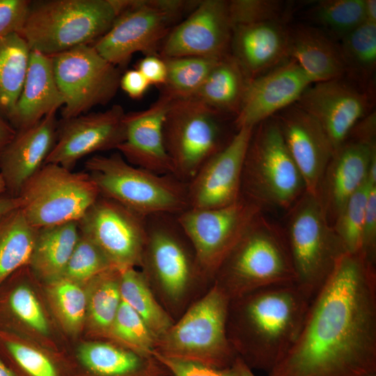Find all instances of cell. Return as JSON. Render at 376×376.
Returning <instances> with one entry per match:
<instances>
[{"label":"cell","instance_id":"cell-1","mask_svg":"<svg viewBox=\"0 0 376 376\" xmlns=\"http://www.w3.org/2000/svg\"><path fill=\"white\" fill-rule=\"evenodd\" d=\"M376 374L375 263L347 253L311 300L301 331L269 376Z\"/></svg>","mask_w":376,"mask_h":376},{"label":"cell","instance_id":"cell-2","mask_svg":"<svg viewBox=\"0 0 376 376\" xmlns=\"http://www.w3.org/2000/svg\"><path fill=\"white\" fill-rule=\"evenodd\" d=\"M311 301L295 283L230 300L227 331L237 357L251 369L268 374L297 338Z\"/></svg>","mask_w":376,"mask_h":376},{"label":"cell","instance_id":"cell-3","mask_svg":"<svg viewBox=\"0 0 376 376\" xmlns=\"http://www.w3.org/2000/svg\"><path fill=\"white\" fill-rule=\"evenodd\" d=\"M214 278L230 300L263 288L295 283L285 230L260 212Z\"/></svg>","mask_w":376,"mask_h":376},{"label":"cell","instance_id":"cell-4","mask_svg":"<svg viewBox=\"0 0 376 376\" xmlns=\"http://www.w3.org/2000/svg\"><path fill=\"white\" fill-rule=\"evenodd\" d=\"M119 14L116 0L31 1L20 35L31 50L47 56L93 45Z\"/></svg>","mask_w":376,"mask_h":376},{"label":"cell","instance_id":"cell-5","mask_svg":"<svg viewBox=\"0 0 376 376\" xmlns=\"http://www.w3.org/2000/svg\"><path fill=\"white\" fill-rule=\"evenodd\" d=\"M84 166L101 196L143 217L177 215L189 207L187 183L172 174H157L134 166L119 152L94 155Z\"/></svg>","mask_w":376,"mask_h":376},{"label":"cell","instance_id":"cell-6","mask_svg":"<svg viewBox=\"0 0 376 376\" xmlns=\"http://www.w3.org/2000/svg\"><path fill=\"white\" fill-rule=\"evenodd\" d=\"M304 182L275 118L253 130L243 165L242 196L263 210H289L305 193Z\"/></svg>","mask_w":376,"mask_h":376},{"label":"cell","instance_id":"cell-7","mask_svg":"<svg viewBox=\"0 0 376 376\" xmlns=\"http://www.w3.org/2000/svg\"><path fill=\"white\" fill-rule=\"evenodd\" d=\"M230 299L217 283L158 340L159 354L228 368L237 357L228 336Z\"/></svg>","mask_w":376,"mask_h":376},{"label":"cell","instance_id":"cell-8","mask_svg":"<svg viewBox=\"0 0 376 376\" xmlns=\"http://www.w3.org/2000/svg\"><path fill=\"white\" fill-rule=\"evenodd\" d=\"M284 230L295 284L312 300L347 251L318 198L306 191L288 210Z\"/></svg>","mask_w":376,"mask_h":376},{"label":"cell","instance_id":"cell-9","mask_svg":"<svg viewBox=\"0 0 376 376\" xmlns=\"http://www.w3.org/2000/svg\"><path fill=\"white\" fill-rule=\"evenodd\" d=\"M196 1L122 0V11L93 45L107 61L125 67L137 52L159 54L160 46L180 16Z\"/></svg>","mask_w":376,"mask_h":376},{"label":"cell","instance_id":"cell-10","mask_svg":"<svg viewBox=\"0 0 376 376\" xmlns=\"http://www.w3.org/2000/svg\"><path fill=\"white\" fill-rule=\"evenodd\" d=\"M86 171L45 164L22 187L20 209L36 228L79 221L100 196Z\"/></svg>","mask_w":376,"mask_h":376},{"label":"cell","instance_id":"cell-11","mask_svg":"<svg viewBox=\"0 0 376 376\" xmlns=\"http://www.w3.org/2000/svg\"><path fill=\"white\" fill-rule=\"evenodd\" d=\"M224 115L196 100H175L166 113L164 141L173 175L188 183L225 141Z\"/></svg>","mask_w":376,"mask_h":376},{"label":"cell","instance_id":"cell-12","mask_svg":"<svg viewBox=\"0 0 376 376\" xmlns=\"http://www.w3.org/2000/svg\"><path fill=\"white\" fill-rule=\"evenodd\" d=\"M263 209L242 196L218 208H187L175 215L195 254L201 276L214 278L219 268Z\"/></svg>","mask_w":376,"mask_h":376},{"label":"cell","instance_id":"cell-13","mask_svg":"<svg viewBox=\"0 0 376 376\" xmlns=\"http://www.w3.org/2000/svg\"><path fill=\"white\" fill-rule=\"evenodd\" d=\"M49 56L64 98L62 119L107 104L120 88L119 68L104 59L91 45H79Z\"/></svg>","mask_w":376,"mask_h":376},{"label":"cell","instance_id":"cell-14","mask_svg":"<svg viewBox=\"0 0 376 376\" xmlns=\"http://www.w3.org/2000/svg\"><path fill=\"white\" fill-rule=\"evenodd\" d=\"M147 239L141 267L171 302L182 299L196 275H200L193 249L176 216L157 214L146 217Z\"/></svg>","mask_w":376,"mask_h":376},{"label":"cell","instance_id":"cell-15","mask_svg":"<svg viewBox=\"0 0 376 376\" xmlns=\"http://www.w3.org/2000/svg\"><path fill=\"white\" fill-rule=\"evenodd\" d=\"M78 223L80 232L98 246L113 267L141 266L146 218L100 196Z\"/></svg>","mask_w":376,"mask_h":376},{"label":"cell","instance_id":"cell-16","mask_svg":"<svg viewBox=\"0 0 376 376\" xmlns=\"http://www.w3.org/2000/svg\"><path fill=\"white\" fill-rule=\"evenodd\" d=\"M232 32L227 1H199L188 17L171 30L158 54L163 58H221L229 54Z\"/></svg>","mask_w":376,"mask_h":376},{"label":"cell","instance_id":"cell-17","mask_svg":"<svg viewBox=\"0 0 376 376\" xmlns=\"http://www.w3.org/2000/svg\"><path fill=\"white\" fill-rule=\"evenodd\" d=\"M125 112L119 104L104 111L86 113L58 122L56 143L45 164L72 170L84 157L116 149L125 139Z\"/></svg>","mask_w":376,"mask_h":376},{"label":"cell","instance_id":"cell-18","mask_svg":"<svg viewBox=\"0 0 376 376\" xmlns=\"http://www.w3.org/2000/svg\"><path fill=\"white\" fill-rule=\"evenodd\" d=\"M253 128L237 129L229 142L199 169L187 183L188 208L221 207L242 197L243 165Z\"/></svg>","mask_w":376,"mask_h":376},{"label":"cell","instance_id":"cell-19","mask_svg":"<svg viewBox=\"0 0 376 376\" xmlns=\"http://www.w3.org/2000/svg\"><path fill=\"white\" fill-rule=\"evenodd\" d=\"M369 103L366 92L341 77L311 84L296 104L319 123L335 150L366 116Z\"/></svg>","mask_w":376,"mask_h":376},{"label":"cell","instance_id":"cell-20","mask_svg":"<svg viewBox=\"0 0 376 376\" xmlns=\"http://www.w3.org/2000/svg\"><path fill=\"white\" fill-rule=\"evenodd\" d=\"M313 82L293 59L288 58L272 69L248 81L234 124L255 127L297 102Z\"/></svg>","mask_w":376,"mask_h":376},{"label":"cell","instance_id":"cell-21","mask_svg":"<svg viewBox=\"0 0 376 376\" xmlns=\"http://www.w3.org/2000/svg\"><path fill=\"white\" fill-rule=\"evenodd\" d=\"M375 156V135L353 132L334 150L317 197L331 225L350 196L367 179L370 162Z\"/></svg>","mask_w":376,"mask_h":376},{"label":"cell","instance_id":"cell-22","mask_svg":"<svg viewBox=\"0 0 376 376\" xmlns=\"http://www.w3.org/2000/svg\"><path fill=\"white\" fill-rule=\"evenodd\" d=\"M286 147L304 182L306 192L318 197L319 187L334 152L319 123L297 104L275 117Z\"/></svg>","mask_w":376,"mask_h":376},{"label":"cell","instance_id":"cell-23","mask_svg":"<svg viewBox=\"0 0 376 376\" xmlns=\"http://www.w3.org/2000/svg\"><path fill=\"white\" fill-rule=\"evenodd\" d=\"M173 100L161 93L147 109L125 113V139L117 150L127 162L157 174L173 175L163 134L164 119Z\"/></svg>","mask_w":376,"mask_h":376},{"label":"cell","instance_id":"cell-24","mask_svg":"<svg viewBox=\"0 0 376 376\" xmlns=\"http://www.w3.org/2000/svg\"><path fill=\"white\" fill-rule=\"evenodd\" d=\"M56 112L34 125L17 131L0 155V174L6 194L17 197L27 181L45 164L57 138Z\"/></svg>","mask_w":376,"mask_h":376},{"label":"cell","instance_id":"cell-25","mask_svg":"<svg viewBox=\"0 0 376 376\" xmlns=\"http://www.w3.org/2000/svg\"><path fill=\"white\" fill-rule=\"evenodd\" d=\"M288 27L285 22H267L233 27L230 54L250 80L288 57Z\"/></svg>","mask_w":376,"mask_h":376},{"label":"cell","instance_id":"cell-26","mask_svg":"<svg viewBox=\"0 0 376 376\" xmlns=\"http://www.w3.org/2000/svg\"><path fill=\"white\" fill-rule=\"evenodd\" d=\"M64 102L50 56L31 50L23 88L8 121L16 131L24 130L56 112Z\"/></svg>","mask_w":376,"mask_h":376},{"label":"cell","instance_id":"cell-27","mask_svg":"<svg viewBox=\"0 0 376 376\" xmlns=\"http://www.w3.org/2000/svg\"><path fill=\"white\" fill-rule=\"evenodd\" d=\"M288 57L297 63L313 84L346 74L339 45L317 27H288Z\"/></svg>","mask_w":376,"mask_h":376},{"label":"cell","instance_id":"cell-28","mask_svg":"<svg viewBox=\"0 0 376 376\" xmlns=\"http://www.w3.org/2000/svg\"><path fill=\"white\" fill-rule=\"evenodd\" d=\"M84 376H171L153 356L105 342H88L75 353Z\"/></svg>","mask_w":376,"mask_h":376},{"label":"cell","instance_id":"cell-29","mask_svg":"<svg viewBox=\"0 0 376 376\" xmlns=\"http://www.w3.org/2000/svg\"><path fill=\"white\" fill-rule=\"evenodd\" d=\"M79 235L78 221L38 228L28 264L34 274L47 283L62 277Z\"/></svg>","mask_w":376,"mask_h":376},{"label":"cell","instance_id":"cell-30","mask_svg":"<svg viewBox=\"0 0 376 376\" xmlns=\"http://www.w3.org/2000/svg\"><path fill=\"white\" fill-rule=\"evenodd\" d=\"M249 79L230 53L221 58L191 97L224 114L236 116Z\"/></svg>","mask_w":376,"mask_h":376},{"label":"cell","instance_id":"cell-31","mask_svg":"<svg viewBox=\"0 0 376 376\" xmlns=\"http://www.w3.org/2000/svg\"><path fill=\"white\" fill-rule=\"evenodd\" d=\"M38 229L30 224L20 208L0 219V285L28 265Z\"/></svg>","mask_w":376,"mask_h":376},{"label":"cell","instance_id":"cell-32","mask_svg":"<svg viewBox=\"0 0 376 376\" xmlns=\"http://www.w3.org/2000/svg\"><path fill=\"white\" fill-rule=\"evenodd\" d=\"M31 51L19 33L0 38V114L7 120L22 90Z\"/></svg>","mask_w":376,"mask_h":376},{"label":"cell","instance_id":"cell-33","mask_svg":"<svg viewBox=\"0 0 376 376\" xmlns=\"http://www.w3.org/2000/svg\"><path fill=\"white\" fill-rule=\"evenodd\" d=\"M121 299L127 303L144 321L159 340L173 322L155 299L143 271L135 267L120 269Z\"/></svg>","mask_w":376,"mask_h":376},{"label":"cell","instance_id":"cell-34","mask_svg":"<svg viewBox=\"0 0 376 376\" xmlns=\"http://www.w3.org/2000/svg\"><path fill=\"white\" fill-rule=\"evenodd\" d=\"M120 277V269L111 268L85 284L89 324L102 334L109 335L122 301Z\"/></svg>","mask_w":376,"mask_h":376},{"label":"cell","instance_id":"cell-35","mask_svg":"<svg viewBox=\"0 0 376 376\" xmlns=\"http://www.w3.org/2000/svg\"><path fill=\"white\" fill-rule=\"evenodd\" d=\"M0 358L15 376H66L55 359L3 331H0Z\"/></svg>","mask_w":376,"mask_h":376},{"label":"cell","instance_id":"cell-36","mask_svg":"<svg viewBox=\"0 0 376 376\" xmlns=\"http://www.w3.org/2000/svg\"><path fill=\"white\" fill-rule=\"evenodd\" d=\"M163 58L167 74L162 93L175 100L192 97L221 58L178 56Z\"/></svg>","mask_w":376,"mask_h":376},{"label":"cell","instance_id":"cell-37","mask_svg":"<svg viewBox=\"0 0 376 376\" xmlns=\"http://www.w3.org/2000/svg\"><path fill=\"white\" fill-rule=\"evenodd\" d=\"M308 16L328 36L341 40L365 22L364 0H322Z\"/></svg>","mask_w":376,"mask_h":376},{"label":"cell","instance_id":"cell-38","mask_svg":"<svg viewBox=\"0 0 376 376\" xmlns=\"http://www.w3.org/2000/svg\"><path fill=\"white\" fill-rule=\"evenodd\" d=\"M47 296L64 329L78 334L87 317L85 285L61 277L47 283Z\"/></svg>","mask_w":376,"mask_h":376},{"label":"cell","instance_id":"cell-39","mask_svg":"<svg viewBox=\"0 0 376 376\" xmlns=\"http://www.w3.org/2000/svg\"><path fill=\"white\" fill-rule=\"evenodd\" d=\"M346 73L365 81L376 65V24L363 22L340 40Z\"/></svg>","mask_w":376,"mask_h":376},{"label":"cell","instance_id":"cell-40","mask_svg":"<svg viewBox=\"0 0 376 376\" xmlns=\"http://www.w3.org/2000/svg\"><path fill=\"white\" fill-rule=\"evenodd\" d=\"M368 179L350 196L332 224L347 253L361 251L362 231L371 183Z\"/></svg>","mask_w":376,"mask_h":376},{"label":"cell","instance_id":"cell-41","mask_svg":"<svg viewBox=\"0 0 376 376\" xmlns=\"http://www.w3.org/2000/svg\"><path fill=\"white\" fill-rule=\"evenodd\" d=\"M109 335L126 348L148 357L152 356L158 341L142 318L123 300Z\"/></svg>","mask_w":376,"mask_h":376},{"label":"cell","instance_id":"cell-42","mask_svg":"<svg viewBox=\"0 0 376 376\" xmlns=\"http://www.w3.org/2000/svg\"><path fill=\"white\" fill-rule=\"evenodd\" d=\"M113 267L98 246L80 232L79 240L62 277L85 285Z\"/></svg>","mask_w":376,"mask_h":376},{"label":"cell","instance_id":"cell-43","mask_svg":"<svg viewBox=\"0 0 376 376\" xmlns=\"http://www.w3.org/2000/svg\"><path fill=\"white\" fill-rule=\"evenodd\" d=\"M233 27L267 22H285L286 6L278 0H233L228 1Z\"/></svg>","mask_w":376,"mask_h":376},{"label":"cell","instance_id":"cell-44","mask_svg":"<svg viewBox=\"0 0 376 376\" xmlns=\"http://www.w3.org/2000/svg\"><path fill=\"white\" fill-rule=\"evenodd\" d=\"M152 356L168 370L171 376H233L230 368L221 369L198 362L170 358L155 351Z\"/></svg>","mask_w":376,"mask_h":376},{"label":"cell","instance_id":"cell-45","mask_svg":"<svg viewBox=\"0 0 376 376\" xmlns=\"http://www.w3.org/2000/svg\"><path fill=\"white\" fill-rule=\"evenodd\" d=\"M30 4L27 0H0V38L20 34Z\"/></svg>","mask_w":376,"mask_h":376},{"label":"cell","instance_id":"cell-46","mask_svg":"<svg viewBox=\"0 0 376 376\" xmlns=\"http://www.w3.org/2000/svg\"><path fill=\"white\" fill-rule=\"evenodd\" d=\"M370 261L376 258V183L370 185L362 231L361 251Z\"/></svg>","mask_w":376,"mask_h":376},{"label":"cell","instance_id":"cell-47","mask_svg":"<svg viewBox=\"0 0 376 376\" xmlns=\"http://www.w3.org/2000/svg\"><path fill=\"white\" fill-rule=\"evenodd\" d=\"M137 69L151 85L162 87L166 79V65L159 54L146 55L136 65Z\"/></svg>","mask_w":376,"mask_h":376},{"label":"cell","instance_id":"cell-48","mask_svg":"<svg viewBox=\"0 0 376 376\" xmlns=\"http://www.w3.org/2000/svg\"><path fill=\"white\" fill-rule=\"evenodd\" d=\"M150 86V83L137 69L127 70L121 75L120 87L132 99L141 98Z\"/></svg>","mask_w":376,"mask_h":376},{"label":"cell","instance_id":"cell-49","mask_svg":"<svg viewBox=\"0 0 376 376\" xmlns=\"http://www.w3.org/2000/svg\"><path fill=\"white\" fill-rule=\"evenodd\" d=\"M16 133V130L0 114V155Z\"/></svg>","mask_w":376,"mask_h":376},{"label":"cell","instance_id":"cell-50","mask_svg":"<svg viewBox=\"0 0 376 376\" xmlns=\"http://www.w3.org/2000/svg\"><path fill=\"white\" fill-rule=\"evenodd\" d=\"M21 199L8 194L0 196V219L8 213L20 208Z\"/></svg>","mask_w":376,"mask_h":376},{"label":"cell","instance_id":"cell-51","mask_svg":"<svg viewBox=\"0 0 376 376\" xmlns=\"http://www.w3.org/2000/svg\"><path fill=\"white\" fill-rule=\"evenodd\" d=\"M233 376H255L252 369L239 357L230 366Z\"/></svg>","mask_w":376,"mask_h":376},{"label":"cell","instance_id":"cell-52","mask_svg":"<svg viewBox=\"0 0 376 376\" xmlns=\"http://www.w3.org/2000/svg\"><path fill=\"white\" fill-rule=\"evenodd\" d=\"M365 21L376 24V1L364 0Z\"/></svg>","mask_w":376,"mask_h":376},{"label":"cell","instance_id":"cell-53","mask_svg":"<svg viewBox=\"0 0 376 376\" xmlns=\"http://www.w3.org/2000/svg\"><path fill=\"white\" fill-rule=\"evenodd\" d=\"M0 376H15L9 368L0 358Z\"/></svg>","mask_w":376,"mask_h":376},{"label":"cell","instance_id":"cell-54","mask_svg":"<svg viewBox=\"0 0 376 376\" xmlns=\"http://www.w3.org/2000/svg\"><path fill=\"white\" fill-rule=\"evenodd\" d=\"M6 193V188L3 179L0 174V196L3 195Z\"/></svg>","mask_w":376,"mask_h":376},{"label":"cell","instance_id":"cell-55","mask_svg":"<svg viewBox=\"0 0 376 376\" xmlns=\"http://www.w3.org/2000/svg\"><path fill=\"white\" fill-rule=\"evenodd\" d=\"M367 376H376V374H372V375H367Z\"/></svg>","mask_w":376,"mask_h":376}]
</instances>
